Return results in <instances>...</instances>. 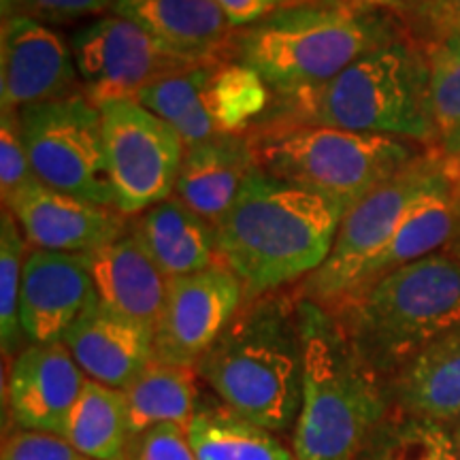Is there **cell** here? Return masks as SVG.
<instances>
[{
	"instance_id": "f35d334b",
	"label": "cell",
	"mask_w": 460,
	"mask_h": 460,
	"mask_svg": "<svg viewBox=\"0 0 460 460\" xmlns=\"http://www.w3.org/2000/svg\"><path fill=\"white\" fill-rule=\"evenodd\" d=\"M439 149L441 154H444L446 158L450 160H460V128L454 132V135L447 137V139H444L439 143Z\"/></svg>"
},
{
	"instance_id": "1f68e13d",
	"label": "cell",
	"mask_w": 460,
	"mask_h": 460,
	"mask_svg": "<svg viewBox=\"0 0 460 460\" xmlns=\"http://www.w3.org/2000/svg\"><path fill=\"white\" fill-rule=\"evenodd\" d=\"M399 22L407 37L422 48L460 37V0H413Z\"/></svg>"
},
{
	"instance_id": "44dd1931",
	"label": "cell",
	"mask_w": 460,
	"mask_h": 460,
	"mask_svg": "<svg viewBox=\"0 0 460 460\" xmlns=\"http://www.w3.org/2000/svg\"><path fill=\"white\" fill-rule=\"evenodd\" d=\"M130 230L166 279L216 267V226L177 197L130 217Z\"/></svg>"
},
{
	"instance_id": "f1b7e54d",
	"label": "cell",
	"mask_w": 460,
	"mask_h": 460,
	"mask_svg": "<svg viewBox=\"0 0 460 460\" xmlns=\"http://www.w3.org/2000/svg\"><path fill=\"white\" fill-rule=\"evenodd\" d=\"M209 101L217 128L226 135H247L267 118L275 96L261 73L230 60L216 68Z\"/></svg>"
},
{
	"instance_id": "8992f818",
	"label": "cell",
	"mask_w": 460,
	"mask_h": 460,
	"mask_svg": "<svg viewBox=\"0 0 460 460\" xmlns=\"http://www.w3.org/2000/svg\"><path fill=\"white\" fill-rule=\"evenodd\" d=\"M329 312L354 352L388 384L460 326V261L447 250L420 258L349 292Z\"/></svg>"
},
{
	"instance_id": "3957f363",
	"label": "cell",
	"mask_w": 460,
	"mask_h": 460,
	"mask_svg": "<svg viewBox=\"0 0 460 460\" xmlns=\"http://www.w3.org/2000/svg\"><path fill=\"white\" fill-rule=\"evenodd\" d=\"M402 34L399 17L390 13L305 0L237 31L233 60L261 73L273 102H284L324 88L358 58Z\"/></svg>"
},
{
	"instance_id": "ac0fdd59",
	"label": "cell",
	"mask_w": 460,
	"mask_h": 460,
	"mask_svg": "<svg viewBox=\"0 0 460 460\" xmlns=\"http://www.w3.org/2000/svg\"><path fill=\"white\" fill-rule=\"evenodd\" d=\"M62 343L85 377L126 390L156 360L154 329L118 315L96 301L71 326Z\"/></svg>"
},
{
	"instance_id": "ba28073f",
	"label": "cell",
	"mask_w": 460,
	"mask_h": 460,
	"mask_svg": "<svg viewBox=\"0 0 460 460\" xmlns=\"http://www.w3.org/2000/svg\"><path fill=\"white\" fill-rule=\"evenodd\" d=\"M450 177L447 160L427 147L405 169L345 211L329 258L296 286V295L322 307H332L352 292L360 273L388 243L407 211L424 194Z\"/></svg>"
},
{
	"instance_id": "d4e9b609",
	"label": "cell",
	"mask_w": 460,
	"mask_h": 460,
	"mask_svg": "<svg viewBox=\"0 0 460 460\" xmlns=\"http://www.w3.org/2000/svg\"><path fill=\"white\" fill-rule=\"evenodd\" d=\"M217 66L203 65L166 75L156 84L147 85L137 96V102L169 124L180 135L186 149L200 146L222 135L209 101L211 79Z\"/></svg>"
},
{
	"instance_id": "5bb4252c",
	"label": "cell",
	"mask_w": 460,
	"mask_h": 460,
	"mask_svg": "<svg viewBox=\"0 0 460 460\" xmlns=\"http://www.w3.org/2000/svg\"><path fill=\"white\" fill-rule=\"evenodd\" d=\"M4 207L13 214L32 250L90 254L128 230L130 217L113 207L58 192L37 177L28 180Z\"/></svg>"
},
{
	"instance_id": "d590c367",
	"label": "cell",
	"mask_w": 460,
	"mask_h": 460,
	"mask_svg": "<svg viewBox=\"0 0 460 460\" xmlns=\"http://www.w3.org/2000/svg\"><path fill=\"white\" fill-rule=\"evenodd\" d=\"M126 460H197L188 439V429L160 424L132 437Z\"/></svg>"
},
{
	"instance_id": "74e56055",
	"label": "cell",
	"mask_w": 460,
	"mask_h": 460,
	"mask_svg": "<svg viewBox=\"0 0 460 460\" xmlns=\"http://www.w3.org/2000/svg\"><path fill=\"white\" fill-rule=\"evenodd\" d=\"M337 7L360 11V13H390L401 17L411 7L413 0H326Z\"/></svg>"
},
{
	"instance_id": "83f0119b",
	"label": "cell",
	"mask_w": 460,
	"mask_h": 460,
	"mask_svg": "<svg viewBox=\"0 0 460 460\" xmlns=\"http://www.w3.org/2000/svg\"><path fill=\"white\" fill-rule=\"evenodd\" d=\"M356 460H458V452L452 427L393 407Z\"/></svg>"
},
{
	"instance_id": "9c48e42d",
	"label": "cell",
	"mask_w": 460,
	"mask_h": 460,
	"mask_svg": "<svg viewBox=\"0 0 460 460\" xmlns=\"http://www.w3.org/2000/svg\"><path fill=\"white\" fill-rule=\"evenodd\" d=\"M32 175L58 192L113 207L101 109L85 94L17 111Z\"/></svg>"
},
{
	"instance_id": "30bf717a",
	"label": "cell",
	"mask_w": 460,
	"mask_h": 460,
	"mask_svg": "<svg viewBox=\"0 0 460 460\" xmlns=\"http://www.w3.org/2000/svg\"><path fill=\"white\" fill-rule=\"evenodd\" d=\"M99 109L115 209L132 217L171 199L186 154L180 135L137 101Z\"/></svg>"
},
{
	"instance_id": "603a6c76",
	"label": "cell",
	"mask_w": 460,
	"mask_h": 460,
	"mask_svg": "<svg viewBox=\"0 0 460 460\" xmlns=\"http://www.w3.org/2000/svg\"><path fill=\"white\" fill-rule=\"evenodd\" d=\"M456 194H454L450 175L446 181H441L439 186L430 190L429 194H424L407 211L399 228L388 239V243L377 252L376 258L360 273L352 292L371 284V281L382 278V275L394 271V269L405 267V264L416 262L420 258H427L446 250L452 243L454 233H456Z\"/></svg>"
},
{
	"instance_id": "7bdbcfd3",
	"label": "cell",
	"mask_w": 460,
	"mask_h": 460,
	"mask_svg": "<svg viewBox=\"0 0 460 460\" xmlns=\"http://www.w3.org/2000/svg\"><path fill=\"white\" fill-rule=\"evenodd\" d=\"M450 254H452V252H450ZM454 256H456V258H458V261H460V254H454Z\"/></svg>"
},
{
	"instance_id": "7a4b0ae2",
	"label": "cell",
	"mask_w": 460,
	"mask_h": 460,
	"mask_svg": "<svg viewBox=\"0 0 460 460\" xmlns=\"http://www.w3.org/2000/svg\"><path fill=\"white\" fill-rule=\"evenodd\" d=\"M197 373L230 410L292 433L303 402V331L296 290L250 298L197 362Z\"/></svg>"
},
{
	"instance_id": "60d3db41",
	"label": "cell",
	"mask_w": 460,
	"mask_h": 460,
	"mask_svg": "<svg viewBox=\"0 0 460 460\" xmlns=\"http://www.w3.org/2000/svg\"><path fill=\"white\" fill-rule=\"evenodd\" d=\"M447 160V166H450V175H452V183H454V192L460 197V160Z\"/></svg>"
},
{
	"instance_id": "f546056e",
	"label": "cell",
	"mask_w": 460,
	"mask_h": 460,
	"mask_svg": "<svg viewBox=\"0 0 460 460\" xmlns=\"http://www.w3.org/2000/svg\"><path fill=\"white\" fill-rule=\"evenodd\" d=\"M26 239L7 207L0 216V341L4 360L15 358L28 341L22 331V275L26 262Z\"/></svg>"
},
{
	"instance_id": "b9f144b4",
	"label": "cell",
	"mask_w": 460,
	"mask_h": 460,
	"mask_svg": "<svg viewBox=\"0 0 460 460\" xmlns=\"http://www.w3.org/2000/svg\"><path fill=\"white\" fill-rule=\"evenodd\" d=\"M452 435H454V446H456L458 460H460V422L454 424V427H452Z\"/></svg>"
},
{
	"instance_id": "8d00e7d4",
	"label": "cell",
	"mask_w": 460,
	"mask_h": 460,
	"mask_svg": "<svg viewBox=\"0 0 460 460\" xmlns=\"http://www.w3.org/2000/svg\"><path fill=\"white\" fill-rule=\"evenodd\" d=\"M214 3L226 15L230 24L241 31V28L256 24L262 17L271 15L273 11L305 3V0H214Z\"/></svg>"
},
{
	"instance_id": "d6986e66",
	"label": "cell",
	"mask_w": 460,
	"mask_h": 460,
	"mask_svg": "<svg viewBox=\"0 0 460 460\" xmlns=\"http://www.w3.org/2000/svg\"><path fill=\"white\" fill-rule=\"evenodd\" d=\"M85 261L94 281L96 301L102 307L156 329L169 279L132 234L130 226L122 237L85 254Z\"/></svg>"
},
{
	"instance_id": "7c38bea8",
	"label": "cell",
	"mask_w": 460,
	"mask_h": 460,
	"mask_svg": "<svg viewBox=\"0 0 460 460\" xmlns=\"http://www.w3.org/2000/svg\"><path fill=\"white\" fill-rule=\"evenodd\" d=\"M245 303L241 279L224 264L172 278L154 329L156 362L197 367Z\"/></svg>"
},
{
	"instance_id": "9a60e30c",
	"label": "cell",
	"mask_w": 460,
	"mask_h": 460,
	"mask_svg": "<svg viewBox=\"0 0 460 460\" xmlns=\"http://www.w3.org/2000/svg\"><path fill=\"white\" fill-rule=\"evenodd\" d=\"M85 379V373L62 341L26 345L11 362L9 382H4L9 416L15 429L65 435Z\"/></svg>"
},
{
	"instance_id": "e0dca14e",
	"label": "cell",
	"mask_w": 460,
	"mask_h": 460,
	"mask_svg": "<svg viewBox=\"0 0 460 460\" xmlns=\"http://www.w3.org/2000/svg\"><path fill=\"white\" fill-rule=\"evenodd\" d=\"M113 13L139 24L160 48L190 65L233 60L237 28L214 0H118Z\"/></svg>"
},
{
	"instance_id": "d6a6232c",
	"label": "cell",
	"mask_w": 460,
	"mask_h": 460,
	"mask_svg": "<svg viewBox=\"0 0 460 460\" xmlns=\"http://www.w3.org/2000/svg\"><path fill=\"white\" fill-rule=\"evenodd\" d=\"M32 177L31 158H28L24 137H22L17 111L3 109V115H0V192H3V205Z\"/></svg>"
},
{
	"instance_id": "277c9868",
	"label": "cell",
	"mask_w": 460,
	"mask_h": 460,
	"mask_svg": "<svg viewBox=\"0 0 460 460\" xmlns=\"http://www.w3.org/2000/svg\"><path fill=\"white\" fill-rule=\"evenodd\" d=\"M303 331V402L292 430L298 460H356L393 411L377 376L322 305L298 296Z\"/></svg>"
},
{
	"instance_id": "6da1fadb",
	"label": "cell",
	"mask_w": 460,
	"mask_h": 460,
	"mask_svg": "<svg viewBox=\"0 0 460 460\" xmlns=\"http://www.w3.org/2000/svg\"><path fill=\"white\" fill-rule=\"evenodd\" d=\"M345 209L256 169L216 224L217 262L241 279L245 301L307 279L329 258Z\"/></svg>"
},
{
	"instance_id": "484cf974",
	"label": "cell",
	"mask_w": 460,
	"mask_h": 460,
	"mask_svg": "<svg viewBox=\"0 0 460 460\" xmlns=\"http://www.w3.org/2000/svg\"><path fill=\"white\" fill-rule=\"evenodd\" d=\"M132 437L160 424L188 429L199 407L197 367L164 365L154 360L137 382L124 390Z\"/></svg>"
},
{
	"instance_id": "52a82bcc",
	"label": "cell",
	"mask_w": 460,
	"mask_h": 460,
	"mask_svg": "<svg viewBox=\"0 0 460 460\" xmlns=\"http://www.w3.org/2000/svg\"><path fill=\"white\" fill-rule=\"evenodd\" d=\"M258 169L335 200L345 211L427 147L396 137L267 119L250 132Z\"/></svg>"
},
{
	"instance_id": "836d02e7",
	"label": "cell",
	"mask_w": 460,
	"mask_h": 460,
	"mask_svg": "<svg viewBox=\"0 0 460 460\" xmlns=\"http://www.w3.org/2000/svg\"><path fill=\"white\" fill-rule=\"evenodd\" d=\"M118 0H0L3 17L24 15L43 24H68L84 17L99 15L115 7Z\"/></svg>"
},
{
	"instance_id": "e575fe53",
	"label": "cell",
	"mask_w": 460,
	"mask_h": 460,
	"mask_svg": "<svg viewBox=\"0 0 460 460\" xmlns=\"http://www.w3.org/2000/svg\"><path fill=\"white\" fill-rule=\"evenodd\" d=\"M0 460H94L68 444L65 437L20 430L3 439Z\"/></svg>"
},
{
	"instance_id": "4316f807",
	"label": "cell",
	"mask_w": 460,
	"mask_h": 460,
	"mask_svg": "<svg viewBox=\"0 0 460 460\" xmlns=\"http://www.w3.org/2000/svg\"><path fill=\"white\" fill-rule=\"evenodd\" d=\"M62 437L94 460H126L132 430L124 390L85 379Z\"/></svg>"
},
{
	"instance_id": "ab89813d",
	"label": "cell",
	"mask_w": 460,
	"mask_h": 460,
	"mask_svg": "<svg viewBox=\"0 0 460 460\" xmlns=\"http://www.w3.org/2000/svg\"><path fill=\"white\" fill-rule=\"evenodd\" d=\"M456 194V192H454ZM456 207H458V217H456V233H454V239L452 243L446 247L447 252H452V254H460V197L456 194Z\"/></svg>"
},
{
	"instance_id": "ffe728a7",
	"label": "cell",
	"mask_w": 460,
	"mask_h": 460,
	"mask_svg": "<svg viewBox=\"0 0 460 460\" xmlns=\"http://www.w3.org/2000/svg\"><path fill=\"white\" fill-rule=\"evenodd\" d=\"M256 156L247 135H222L188 147L183 154L175 197L216 226L237 200Z\"/></svg>"
},
{
	"instance_id": "8fae6325",
	"label": "cell",
	"mask_w": 460,
	"mask_h": 460,
	"mask_svg": "<svg viewBox=\"0 0 460 460\" xmlns=\"http://www.w3.org/2000/svg\"><path fill=\"white\" fill-rule=\"evenodd\" d=\"M68 43L85 99L96 107L137 101L166 75L199 66L169 54L139 24L118 13L79 28Z\"/></svg>"
},
{
	"instance_id": "2e32d148",
	"label": "cell",
	"mask_w": 460,
	"mask_h": 460,
	"mask_svg": "<svg viewBox=\"0 0 460 460\" xmlns=\"http://www.w3.org/2000/svg\"><path fill=\"white\" fill-rule=\"evenodd\" d=\"M96 303L85 254L31 250L22 275V331L28 345L58 343Z\"/></svg>"
},
{
	"instance_id": "4dcf8cb0",
	"label": "cell",
	"mask_w": 460,
	"mask_h": 460,
	"mask_svg": "<svg viewBox=\"0 0 460 460\" xmlns=\"http://www.w3.org/2000/svg\"><path fill=\"white\" fill-rule=\"evenodd\" d=\"M430 101L439 143L460 128V37L429 45Z\"/></svg>"
},
{
	"instance_id": "5b68a950",
	"label": "cell",
	"mask_w": 460,
	"mask_h": 460,
	"mask_svg": "<svg viewBox=\"0 0 460 460\" xmlns=\"http://www.w3.org/2000/svg\"><path fill=\"white\" fill-rule=\"evenodd\" d=\"M267 119L396 137L439 147L427 49L402 34L369 51L324 88L273 102Z\"/></svg>"
},
{
	"instance_id": "cb8c5ba5",
	"label": "cell",
	"mask_w": 460,
	"mask_h": 460,
	"mask_svg": "<svg viewBox=\"0 0 460 460\" xmlns=\"http://www.w3.org/2000/svg\"><path fill=\"white\" fill-rule=\"evenodd\" d=\"M188 439L197 460H298L279 435L250 422L217 396L199 399Z\"/></svg>"
},
{
	"instance_id": "7402d4cb",
	"label": "cell",
	"mask_w": 460,
	"mask_h": 460,
	"mask_svg": "<svg viewBox=\"0 0 460 460\" xmlns=\"http://www.w3.org/2000/svg\"><path fill=\"white\" fill-rule=\"evenodd\" d=\"M394 410L410 416L460 422V326L420 352L388 382Z\"/></svg>"
},
{
	"instance_id": "4fadbf2b",
	"label": "cell",
	"mask_w": 460,
	"mask_h": 460,
	"mask_svg": "<svg viewBox=\"0 0 460 460\" xmlns=\"http://www.w3.org/2000/svg\"><path fill=\"white\" fill-rule=\"evenodd\" d=\"M84 94L66 43L43 22L7 15L0 24V105L9 111Z\"/></svg>"
}]
</instances>
